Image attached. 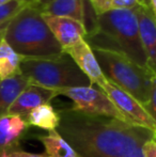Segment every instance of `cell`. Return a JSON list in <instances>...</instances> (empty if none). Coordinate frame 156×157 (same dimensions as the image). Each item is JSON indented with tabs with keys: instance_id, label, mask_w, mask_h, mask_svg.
Segmentation results:
<instances>
[{
	"instance_id": "cell-10",
	"label": "cell",
	"mask_w": 156,
	"mask_h": 157,
	"mask_svg": "<svg viewBox=\"0 0 156 157\" xmlns=\"http://www.w3.org/2000/svg\"><path fill=\"white\" fill-rule=\"evenodd\" d=\"M139 26L141 45L146 58L148 68L156 74V19L149 6H140L135 9Z\"/></svg>"
},
{
	"instance_id": "cell-14",
	"label": "cell",
	"mask_w": 156,
	"mask_h": 157,
	"mask_svg": "<svg viewBox=\"0 0 156 157\" xmlns=\"http://www.w3.org/2000/svg\"><path fill=\"white\" fill-rule=\"evenodd\" d=\"M30 85L24 75L17 74L4 80H0V118L6 114L18 95Z\"/></svg>"
},
{
	"instance_id": "cell-25",
	"label": "cell",
	"mask_w": 156,
	"mask_h": 157,
	"mask_svg": "<svg viewBox=\"0 0 156 157\" xmlns=\"http://www.w3.org/2000/svg\"><path fill=\"white\" fill-rule=\"evenodd\" d=\"M149 1V6L151 8L152 10L153 14H154V17L156 19V0H148Z\"/></svg>"
},
{
	"instance_id": "cell-26",
	"label": "cell",
	"mask_w": 156,
	"mask_h": 157,
	"mask_svg": "<svg viewBox=\"0 0 156 157\" xmlns=\"http://www.w3.org/2000/svg\"><path fill=\"white\" fill-rule=\"evenodd\" d=\"M9 0H0V6H2V4H4L6 2H8Z\"/></svg>"
},
{
	"instance_id": "cell-3",
	"label": "cell",
	"mask_w": 156,
	"mask_h": 157,
	"mask_svg": "<svg viewBox=\"0 0 156 157\" xmlns=\"http://www.w3.org/2000/svg\"><path fill=\"white\" fill-rule=\"evenodd\" d=\"M4 40L23 58L43 59L63 54L41 10L34 4L25 8L10 21Z\"/></svg>"
},
{
	"instance_id": "cell-16",
	"label": "cell",
	"mask_w": 156,
	"mask_h": 157,
	"mask_svg": "<svg viewBox=\"0 0 156 157\" xmlns=\"http://www.w3.org/2000/svg\"><path fill=\"white\" fill-rule=\"evenodd\" d=\"M38 139L44 145L47 157H80L58 130H51L47 135L38 136Z\"/></svg>"
},
{
	"instance_id": "cell-13",
	"label": "cell",
	"mask_w": 156,
	"mask_h": 157,
	"mask_svg": "<svg viewBox=\"0 0 156 157\" xmlns=\"http://www.w3.org/2000/svg\"><path fill=\"white\" fill-rule=\"evenodd\" d=\"M40 10L43 15L70 17L86 25L85 0H51Z\"/></svg>"
},
{
	"instance_id": "cell-9",
	"label": "cell",
	"mask_w": 156,
	"mask_h": 157,
	"mask_svg": "<svg viewBox=\"0 0 156 157\" xmlns=\"http://www.w3.org/2000/svg\"><path fill=\"white\" fill-rule=\"evenodd\" d=\"M43 16L52 35L63 50L75 45L87 36V27L81 21L63 16Z\"/></svg>"
},
{
	"instance_id": "cell-8",
	"label": "cell",
	"mask_w": 156,
	"mask_h": 157,
	"mask_svg": "<svg viewBox=\"0 0 156 157\" xmlns=\"http://www.w3.org/2000/svg\"><path fill=\"white\" fill-rule=\"evenodd\" d=\"M63 52L67 54L73 59L79 70L89 78L93 86L101 88L107 81L106 77L101 70L100 64L96 60L93 49L85 39L63 50Z\"/></svg>"
},
{
	"instance_id": "cell-27",
	"label": "cell",
	"mask_w": 156,
	"mask_h": 157,
	"mask_svg": "<svg viewBox=\"0 0 156 157\" xmlns=\"http://www.w3.org/2000/svg\"><path fill=\"white\" fill-rule=\"evenodd\" d=\"M141 1L143 2V3L146 4V6H149V1H148V0H141Z\"/></svg>"
},
{
	"instance_id": "cell-15",
	"label": "cell",
	"mask_w": 156,
	"mask_h": 157,
	"mask_svg": "<svg viewBox=\"0 0 156 157\" xmlns=\"http://www.w3.org/2000/svg\"><path fill=\"white\" fill-rule=\"evenodd\" d=\"M25 119L29 126H36L47 132L57 130L60 124L59 111H57L50 105V103L34 108L27 114Z\"/></svg>"
},
{
	"instance_id": "cell-12",
	"label": "cell",
	"mask_w": 156,
	"mask_h": 157,
	"mask_svg": "<svg viewBox=\"0 0 156 157\" xmlns=\"http://www.w3.org/2000/svg\"><path fill=\"white\" fill-rule=\"evenodd\" d=\"M25 118L14 114H6L0 118V151L18 147V142L27 132Z\"/></svg>"
},
{
	"instance_id": "cell-17",
	"label": "cell",
	"mask_w": 156,
	"mask_h": 157,
	"mask_svg": "<svg viewBox=\"0 0 156 157\" xmlns=\"http://www.w3.org/2000/svg\"><path fill=\"white\" fill-rule=\"evenodd\" d=\"M23 57L19 56L6 40L0 43V80L21 74V62Z\"/></svg>"
},
{
	"instance_id": "cell-29",
	"label": "cell",
	"mask_w": 156,
	"mask_h": 157,
	"mask_svg": "<svg viewBox=\"0 0 156 157\" xmlns=\"http://www.w3.org/2000/svg\"><path fill=\"white\" fill-rule=\"evenodd\" d=\"M154 140L156 141V132H155V136H154Z\"/></svg>"
},
{
	"instance_id": "cell-1",
	"label": "cell",
	"mask_w": 156,
	"mask_h": 157,
	"mask_svg": "<svg viewBox=\"0 0 156 157\" xmlns=\"http://www.w3.org/2000/svg\"><path fill=\"white\" fill-rule=\"evenodd\" d=\"M58 132L80 157H144L143 145L155 132L128 122L59 110Z\"/></svg>"
},
{
	"instance_id": "cell-22",
	"label": "cell",
	"mask_w": 156,
	"mask_h": 157,
	"mask_svg": "<svg viewBox=\"0 0 156 157\" xmlns=\"http://www.w3.org/2000/svg\"><path fill=\"white\" fill-rule=\"evenodd\" d=\"M144 157H156V141L151 139L143 145Z\"/></svg>"
},
{
	"instance_id": "cell-5",
	"label": "cell",
	"mask_w": 156,
	"mask_h": 157,
	"mask_svg": "<svg viewBox=\"0 0 156 157\" xmlns=\"http://www.w3.org/2000/svg\"><path fill=\"white\" fill-rule=\"evenodd\" d=\"M21 74L28 79L30 85H36L57 92L70 88L93 86L73 59L65 52L51 58H23Z\"/></svg>"
},
{
	"instance_id": "cell-11",
	"label": "cell",
	"mask_w": 156,
	"mask_h": 157,
	"mask_svg": "<svg viewBox=\"0 0 156 157\" xmlns=\"http://www.w3.org/2000/svg\"><path fill=\"white\" fill-rule=\"evenodd\" d=\"M59 96L55 90L46 89L36 85H29L16 98L8 111V114L26 118L34 108L44 104H49L55 97Z\"/></svg>"
},
{
	"instance_id": "cell-24",
	"label": "cell",
	"mask_w": 156,
	"mask_h": 157,
	"mask_svg": "<svg viewBox=\"0 0 156 157\" xmlns=\"http://www.w3.org/2000/svg\"><path fill=\"white\" fill-rule=\"evenodd\" d=\"M9 24H10V23H9ZM9 24L0 25V43H1V41L4 39V34H6V28H8Z\"/></svg>"
},
{
	"instance_id": "cell-20",
	"label": "cell",
	"mask_w": 156,
	"mask_h": 157,
	"mask_svg": "<svg viewBox=\"0 0 156 157\" xmlns=\"http://www.w3.org/2000/svg\"><path fill=\"white\" fill-rule=\"evenodd\" d=\"M94 14L101 15L108 11H112L113 0H88Z\"/></svg>"
},
{
	"instance_id": "cell-6",
	"label": "cell",
	"mask_w": 156,
	"mask_h": 157,
	"mask_svg": "<svg viewBox=\"0 0 156 157\" xmlns=\"http://www.w3.org/2000/svg\"><path fill=\"white\" fill-rule=\"evenodd\" d=\"M59 95L70 98L73 101L72 109L81 113L95 117H105L127 122L121 114L107 94L96 86L70 88L58 91Z\"/></svg>"
},
{
	"instance_id": "cell-18",
	"label": "cell",
	"mask_w": 156,
	"mask_h": 157,
	"mask_svg": "<svg viewBox=\"0 0 156 157\" xmlns=\"http://www.w3.org/2000/svg\"><path fill=\"white\" fill-rule=\"evenodd\" d=\"M30 4L32 3L27 0H9L8 2L0 6V25L9 24L17 14Z\"/></svg>"
},
{
	"instance_id": "cell-21",
	"label": "cell",
	"mask_w": 156,
	"mask_h": 157,
	"mask_svg": "<svg viewBox=\"0 0 156 157\" xmlns=\"http://www.w3.org/2000/svg\"><path fill=\"white\" fill-rule=\"evenodd\" d=\"M0 157H47L46 154L30 153L21 150L19 147H12V149L1 150Z\"/></svg>"
},
{
	"instance_id": "cell-19",
	"label": "cell",
	"mask_w": 156,
	"mask_h": 157,
	"mask_svg": "<svg viewBox=\"0 0 156 157\" xmlns=\"http://www.w3.org/2000/svg\"><path fill=\"white\" fill-rule=\"evenodd\" d=\"M143 107L156 123V74L152 78V87H151L150 98H149V101Z\"/></svg>"
},
{
	"instance_id": "cell-23",
	"label": "cell",
	"mask_w": 156,
	"mask_h": 157,
	"mask_svg": "<svg viewBox=\"0 0 156 157\" xmlns=\"http://www.w3.org/2000/svg\"><path fill=\"white\" fill-rule=\"evenodd\" d=\"M50 1H51V0H34L33 4L38 6L39 9H42L44 6H46L47 3H49Z\"/></svg>"
},
{
	"instance_id": "cell-28",
	"label": "cell",
	"mask_w": 156,
	"mask_h": 157,
	"mask_svg": "<svg viewBox=\"0 0 156 157\" xmlns=\"http://www.w3.org/2000/svg\"><path fill=\"white\" fill-rule=\"evenodd\" d=\"M27 1H29V2H31L32 4H33V2H34V0H27Z\"/></svg>"
},
{
	"instance_id": "cell-4",
	"label": "cell",
	"mask_w": 156,
	"mask_h": 157,
	"mask_svg": "<svg viewBox=\"0 0 156 157\" xmlns=\"http://www.w3.org/2000/svg\"><path fill=\"white\" fill-rule=\"evenodd\" d=\"M92 49L107 80L131 94L143 106L148 103L152 78L155 74L115 50L103 48Z\"/></svg>"
},
{
	"instance_id": "cell-7",
	"label": "cell",
	"mask_w": 156,
	"mask_h": 157,
	"mask_svg": "<svg viewBox=\"0 0 156 157\" xmlns=\"http://www.w3.org/2000/svg\"><path fill=\"white\" fill-rule=\"evenodd\" d=\"M101 89L107 94L127 122L156 132V123L144 109L143 105L140 104L135 97L108 80L101 87Z\"/></svg>"
},
{
	"instance_id": "cell-2",
	"label": "cell",
	"mask_w": 156,
	"mask_h": 157,
	"mask_svg": "<svg viewBox=\"0 0 156 157\" xmlns=\"http://www.w3.org/2000/svg\"><path fill=\"white\" fill-rule=\"evenodd\" d=\"M85 40L92 48L115 50L148 68L135 10H112L96 15Z\"/></svg>"
}]
</instances>
